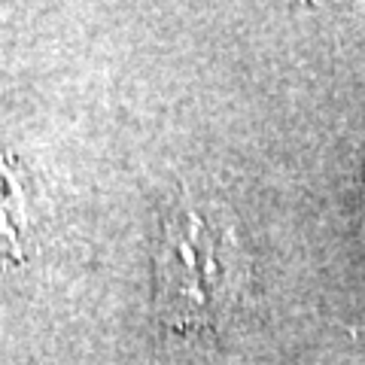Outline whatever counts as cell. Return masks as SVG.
Listing matches in <instances>:
<instances>
[{
  "mask_svg": "<svg viewBox=\"0 0 365 365\" xmlns=\"http://www.w3.org/2000/svg\"><path fill=\"white\" fill-rule=\"evenodd\" d=\"M25 186L19 180V168L0 155V262H19L25 253Z\"/></svg>",
  "mask_w": 365,
  "mask_h": 365,
  "instance_id": "cell-2",
  "label": "cell"
},
{
  "mask_svg": "<svg viewBox=\"0 0 365 365\" xmlns=\"http://www.w3.org/2000/svg\"><path fill=\"white\" fill-rule=\"evenodd\" d=\"M362 247H365V192H362Z\"/></svg>",
  "mask_w": 365,
  "mask_h": 365,
  "instance_id": "cell-3",
  "label": "cell"
},
{
  "mask_svg": "<svg viewBox=\"0 0 365 365\" xmlns=\"http://www.w3.org/2000/svg\"><path fill=\"white\" fill-rule=\"evenodd\" d=\"M250 283L235 225L204 204H177L155 241V314L168 332H216Z\"/></svg>",
  "mask_w": 365,
  "mask_h": 365,
  "instance_id": "cell-1",
  "label": "cell"
}]
</instances>
